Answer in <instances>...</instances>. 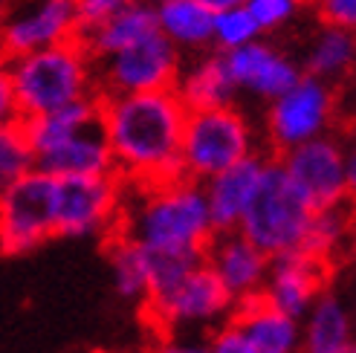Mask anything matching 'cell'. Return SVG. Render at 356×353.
Here are the masks:
<instances>
[{
	"instance_id": "6da1fadb",
	"label": "cell",
	"mask_w": 356,
	"mask_h": 353,
	"mask_svg": "<svg viewBox=\"0 0 356 353\" xmlns=\"http://www.w3.org/2000/svg\"><path fill=\"white\" fill-rule=\"evenodd\" d=\"M188 110L174 90L99 96V125L124 186L180 180V145Z\"/></svg>"
},
{
	"instance_id": "7a4b0ae2",
	"label": "cell",
	"mask_w": 356,
	"mask_h": 353,
	"mask_svg": "<svg viewBox=\"0 0 356 353\" xmlns=\"http://www.w3.org/2000/svg\"><path fill=\"white\" fill-rule=\"evenodd\" d=\"M113 232H122L154 258L194 255L203 258L215 238L206 194L186 176L159 186H131Z\"/></svg>"
},
{
	"instance_id": "3957f363",
	"label": "cell",
	"mask_w": 356,
	"mask_h": 353,
	"mask_svg": "<svg viewBox=\"0 0 356 353\" xmlns=\"http://www.w3.org/2000/svg\"><path fill=\"white\" fill-rule=\"evenodd\" d=\"M21 119H35L96 96V61L79 38L9 58Z\"/></svg>"
},
{
	"instance_id": "277c9868",
	"label": "cell",
	"mask_w": 356,
	"mask_h": 353,
	"mask_svg": "<svg viewBox=\"0 0 356 353\" xmlns=\"http://www.w3.org/2000/svg\"><path fill=\"white\" fill-rule=\"evenodd\" d=\"M255 151V131L249 125L246 113L238 110L235 104L197 110L188 113L183 128L180 174L186 180L203 186L215 174L238 165Z\"/></svg>"
},
{
	"instance_id": "5b68a950",
	"label": "cell",
	"mask_w": 356,
	"mask_h": 353,
	"mask_svg": "<svg viewBox=\"0 0 356 353\" xmlns=\"http://www.w3.org/2000/svg\"><path fill=\"white\" fill-rule=\"evenodd\" d=\"M310 217H313V208L293 188L284 168L273 156L270 165H266L264 183L255 194L252 206H249L246 217L241 220L238 232L249 243H255L266 258H278L284 252L301 249Z\"/></svg>"
},
{
	"instance_id": "8992f818",
	"label": "cell",
	"mask_w": 356,
	"mask_h": 353,
	"mask_svg": "<svg viewBox=\"0 0 356 353\" xmlns=\"http://www.w3.org/2000/svg\"><path fill=\"white\" fill-rule=\"evenodd\" d=\"M142 307L154 333H211L232 319L238 304L218 275L206 263H197L186 278L154 293Z\"/></svg>"
},
{
	"instance_id": "52a82bcc",
	"label": "cell",
	"mask_w": 356,
	"mask_h": 353,
	"mask_svg": "<svg viewBox=\"0 0 356 353\" xmlns=\"http://www.w3.org/2000/svg\"><path fill=\"white\" fill-rule=\"evenodd\" d=\"M58 180L38 168L0 186V252L26 255L56 238Z\"/></svg>"
},
{
	"instance_id": "ba28073f",
	"label": "cell",
	"mask_w": 356,
	"mask_h": 353,
	"mask_svg": "<svg viewBox=\"0 0 356 353\" xmlns=\"http://www.w3.org/2000/svg\"><path fill=\"white\" fill-rule=\"evenodd\" d=\"M183 69V52L165 35H148L139 44L96 61V96H136L174 90Z\"/></svg>"
},
{
	"instance_id": "9c48e42d",
	"label": "cell",
	"mask_w": 356,
	"mask_h": 353,
	"mask_svg": "<svg viewBox=\"0 0 356 353\" xmlns=\"http://www.w3.org/2000/svg\"><path fill=\"white\" fill-rule=\"evenodd\" d=\"M336 93L322 79L305 76L266 104V139L273 154L298 148L310 139L325 136L333 125Z\"/></svg>"
},
{
	"instance_id": "30bf717a",
	"label": "cell",
	"mask_w": 356,
	"mask_h": 353,
	"mask_svg": "<svg viewBox=\"0 0 356 353\" xmlns=\"http://www.w3.org/2000/svg\"><path fill=\"white\" fill-rule=\"evenodd\" d=\"M124 191H128V186H124L119 174L58 180L56 235L58 238L111 235L122 215Z\"/></svg>"
},
{
	"instance_id": "8fae6325",
	"label": "cell",
	"mask_w": 356,
	"mask_h": 353,
	"mask_svg": "<svg viewBox=\"0 0 356 353\" xmlns=\"http://www.w3.org/2000/svg\"><path fill=\"white\" fill-rule=\"evenodd\" d=\"M293 188L313 211L342 206L345 200V145L325 133L275 156Z\"/></svg>"
},
{
	"instance_id": "7c38bea8",
	"label": "cell",
	"mask_w": 356,
	"mask_h": 353,
	"mask_svg": "<svg viewBox=\"0 0 356 353\" xmlns=\"http://www.w3.org/2000/svg\"><path fill=\"white\" fill-rule=\"evenodd\" d=\"M79 38L76 0H26L0 24V58H17Z\"/></svg>"
},
{
	"instance_id": "4fadbf2b",
	"label": "cell",
	"mask_w": 356,
	"mask_h": 353,
	"mask_svg": "<svg viewBox=\"0 0 356 353\" xmlns=\"http://www.w3.org/2000/svg\"><path fill=\"white\" fill-rule=\"evenodd\" d=\"M333 263H325L307 252H284L270 261V275L261 290V298L273 310L301 322L313 302L327 290Z\"/></svg>"
},
{
	"instance_id": "5bb4252c",
	"label": "cell",
	"mask_w": 356,
	"mask_h": 353,
	"mask_svg": "<svg viewBox=\"0 0 356 353\" xmlns=\"http://www.w3.org/2000/svg\"><path fill=\"white\" fill-rule=\"evenodd\" d=\"M223 58H226L229 76H232L238 93H249L266 104L278 99L284 90H290L301 79V67L287 52L266 44L264 38L246 44L241 49L223 52Z\"/></svg>"
},
{
	"instance_id": "9a60e30c",
	"label": "cell",
	"mask_w": 356,
	"mask_h": 353,
	"mask_svg": "<svg viewBox=\"0 0 356 353\" xmlns=\"http://www.w3.org/2000/svg\"><path fill=\"white\" fill-rule=\"evenodd\" d=\"M270 160H273L270 154L255 151L252 156H246L238 165L226 168L203 183V194H206V206H209L211 226H215V235L238 232L241 229V220L246 217L249 206L255 200Z\"/></svg>"
},
{
	"instance_id": "2e32d148",
	"label": "cell",
	"mask_w": 356,
	"mask_h": 353,
	"mask_svg": "<svg viewBox=\"0 0 356 353\" xmlns=\"http://www.w3.org/2000/svg\"><path fill=\"white\" fill-rule=\"evenodd\" d=\"M270 261L255 243H249L241 232H220L206 246L203 263L218 275L226 293L235 298V304H243L249 298H258L266 275H270Z\"/></svg>"
},
{
	"instance_id": "e0dca14e",
	"label": "cell",
	"mask_w": 356,
	"mask_h": 353,
	"mask_svg": "<svg viewBox=\"0 0 356 353\" xmlns=\"http://www.w3.org/2000/svg\"><path fill=\"white\" fill-rule=\"evenodd\" d=\"M35 168L56 176V180H67V176H104V174H116L113 165V154L111 145L104 139L102 125L84 128L64 139L61 145L52 151L35 156Z\"/></svg>"
},
{
	"instance_id": "ac0fdd59",
	"label": "cell",
	"mask_w": 356,
	"mask_h": 353,
	"mask_svg": "<svg viewBox=\"0 0 356 353\" xmlns=\"http://www.w3.org/2000/svg\"><path fill=\"white\" fill-rule=\"evenodd\" d=\"M174 93L186 104L188 113H197V110H215L235 104L238 87L232 76H229L223 52L211 49V52H197V58L183 64Z\"/></svg>"
},
{
	"instance_id": "d6986e66",
	"label": "cell",
	"mask_w": 356,
	"mask_h": 353,
	"mask_svg": "<svg viewBox=\"0 0 356 353\" xmlns=\"http://www.w3.org/2000/svg\"><path fill=\"white\" fill-rule=\"evenodd\" d=\"M229 322L241 330L252 353H301V325L273 310L261 295L238 304Z\"/></svg>"
},
{
	"instance_id": "ffe728a7",
	"label": "cell",
	"mask_w": 356,
	"mask_h": 353,
	"mask_svg": "<svg viewBox=\"0 0 356 353\" xmlns=\"http://www.w3.org/2000/svg\"><path fill=\"white\" fill-rule=\"evenodd\" d=\"M301 325V353H339L353 345V315L336 293L325 290L305 313Z\"/></svg>"
},
{
	"instance_id": "44dd1931",
	"label": "cell",
	"mask_w": 356,
	"mask_h": 353,
	"mask_svg": "<svg viewBox=\"0 0 356 353\" xmlns=\"http://www.w3.org/2000/svg\"><path fill=\"white\" fill-rule=\"evenodd\" d=\"M156 32L177 49L206 52L211 47V32H215V15H211L197 0H151Z\"/></svg>"
},
{
	"instance_id": "7402d4cb",
	"label": "cell",
	"mask_w": 356,
	"mask_h": 353,
	"mask_svg": "<svg viewBox=\"0 0 356 353\" xmlns=\"http://www.w3.org/2000/svg\"><path fill=\"white\" fill-rule=\"evenodd\" d=\"M154 32H156L154 6L148 3V0H136L134 6H128L116 17H111L108 24H102L90 32H81L79 41L84 44L87 52H90L93 61H102V58L116 56V52L139 44L142 38H148V35H154Z\"/></svg>"
},
{
	"instance_id": "603a6c76",
	"label": "cell",
	"mask_w": 356,
	"mask_h": 353,
	"mask_svg": "<svg viewBox=\"0 0 356 353\" xmlns=\"http://www.w3.org/2000/svg\"><path fill=\"white\" fill-rule=\"evenodd\" d=\"M96 122H99V96H90V99H81L76 104H67L61 110L26 119L24 133H26V142L32 148V156H41L56 145H61L64 139H70L73 133L96 125Z\"/></svg>"
},
{
	"instance_id": "cb8c5ba5",
	"label": "cell",
	"mask_w": 356,
	"mask_h": 353,
	"mask_svg": "<svg viewBox=\"0 0 356 353\" xmlns=\"http://www.w3.org/2000/svg\"><path fill=\"white\" fill-rule=\"evenodd\" d=\"M108 267H111V278L113 287L122 298L128 302H139L145 304L151 295V258L142 249L139 243H134L131 238H124L122 232H111L108 235Z\"/></svg>"
},
{
	"instance_id": "d4e9b609",
	"label": "cell",
	"mask_w": 356,
	"mask_h": 353,
	"mask_svg": "<svg viewBox=\"0 0 356 353\" xmlns=\"http://www.w3.org/2000/svg\"><path fill=\"white\" fill-rule=\"evenodd\" d=\"M353 67H356V32L339 26H322L307 47L301 73L330 84L333 79H342L345 73H350Z\"/></svg>"
},
{
	"instance_id": "484cf974",
	"label": "cell",
	"mask_w": 356,
	"mask_h": 353,
	"mask_svg": "<svg viewBox=\"0 0 356 353\" xmlns=\"http://www.w3.org/2000/svg\"><path fill=\"white\" fill-rule=\"evenodd\" d=\"M350 220H353V206L350 203L313 211L305 243H301V252H307V255L325 261V263H333V258H339L348 249Z\"/></svg>"
},
{
	"instance_id": "4316f807",
	"label": "cell",
	"mask_w": 356,
	"mask_h": 353,
	"mask_svg": "<svg viewBox=\"0 0 356 353\" xmlns=\"http://www.w3.org/2000/svg\"><path fill=\"white\" fill-rule=\"evenodd\" d=\"M258 38H261V29L255 26L246 6H235V9L215 15V32H211V47H215V52H232V49H241Z\"/></svg>"
},
{
	"instance_id": "83f0119b",
	"label": "cell",
	"mask_w": 356,
	"mask_h": 353,
	"mask_svg": "<svg viewBox=\"0 0 356 353\" xmlns=\"http://www.w3.org/2000/svg\"><path fill=\"white\" fill-rule=\"evenodd\" d=\"M35 168V156L21 125H0V186L17 180Z\"/></svg>"
},
{
	"instance_id": "f1b7e54d",
	"label": "cell",
	"mask_w": 356,
	"mask_h": 353,
	"mask_svg": "<svg viewBox=\"0 0 356 353\" xmlns=\"http://www.w3.org/2000/svg\"><path fill=\"white\" fill-rule=\"evenodd\" d=\"M307 0H246V12L252 15L255 26L264 32H275L281 26H287L293 17L301 12Z\"/></svg>"
},
{
	"instance_id": "f546056e",
	"label": "cell",
	"mask_w": 356,
	"mask_h": 353,
	"mask_svg": "<svg viewBox=\"0 0 356 353\" xmlns=\"http://www.w3.org/2000/svg\"><path fill=\"white\" fill-rule=\"evenodd\" d=\"M136 0H76V21H79V35L90 32L102 24H108L111 17L134 6Z\"/></svg>"
},
{
	"instance_id": "4dcf8cb0",
	"label": "cell",
	"mask_w": 356,
	"mask_h": 353,
	"mask_svg": "<svg viewBox=\"0 0 356 353\" xmlns=\"http://www.w3.org/2000/svg\"><path fill=\"white\" fill-rule=\"evenodd\" d=\"M322 26H339L356 32V0H307Z\"/></svg>"
},
{
	"instance_id": "1f68e13d",
	"label": "cell",
	"mask_w": 356,
	"mask_h": 353,
	"mask_svg": "<svg viewBox=\"0 0 356 353\" xmlns=\"http://www.w3.org/2000/svg\"><path fill=\"white\" fill-rule=\"evenodd\" d=\"M209 333H156L151 353H209Z\"/></svg>"
},
{
	"instance_id": "d6a6232c",
	"label": "cell",
	"mask_w": 356,
	"mask_h": 353,
	"mask_svg": "<svg viewBox=\"0 0 356 353\" xmlns=\"http://www.w3.org/2000/svg\"><path fill=\"white\" fill-rule=\"evenodd\" d=\"M21 108H17L15 84L6 58H0V125H21Z\"/></svg>"
},
{
	"instance_id": "836d02e7",
	"label": "cell",
	"mask_w": 356,
	"mask_h": 353,
	"mask_svg": "<svg viewBox=\"0 0 356 353\" xmlns=\"http://www.w3.org/2000/svg\"><path fill=\"white\" fill-rule=\"evenodd\" d=\"M206 342H209V353H252V350H249V345L243 342L241 330L232 322L215 327L206 336Z\"/></svg>"
},
{
	"instance_id": "e575fe53",
	"label": "cell",
	"mask_w": 356,
	"mask_h": 353,
	"mask_svg": "<svg viewBox=\"0 0 356 353\" xmlns=\"http://www.w3.org/2000/svg\"><path fill=\"white\" fill-rule=\"evenodd\" d=\"M345 200L356 208V142L345 148Z\"/></svg>"
},
{
	"instance_id": "d590c367",
	"label": "cell",
	"mask_w": 356,
	"mask_h": 353,
	"mask_svg": "<svg viewBox=\"0 0 356 353\" xmlns=\"http://www.w3.org/2000/svg\"><path fill=\"white\" fill-rule=\"evenodd\" d=\"M197 3H203L211 15H218V12H226V9H235V6H243L246 0H197Z\"/></svg>"
},
{
	"instance_id": "8d00e7d4",
	"label": "cell",
	"mask_w": 356,
	"mask_h": 353,
	"mask_svg": "<svg viewBox=\"0 0 356 353\" xmlns=\"http://www.w3.org/2000/svg\"><path fill=\"white\" fill-rule=\"evenodd\" d=\"M348 249L356 252V208H353V220H350V240H348Z\"/></svg>"
},
{
	"instance_id": "74e56055",
	"label": "cell",
	"mask_w": 356,
	"mask_h": 353,
	"mask_svg": "<svg viewBox=\"0 0 356 353\" xmlns=\"http://www.w3.org/2000/svg\"><path fill=\"white\" fill-rule=\"evenodd\" d=\"M339 353H356V350H353V345H350V347H345V350H339Z\"/></svg>"
},
{
	"instance_id": "f35d334b",
	"label": "cell",
	"mask_w": 356,
	"mask_h": 353,
	"mask_svg": "<svg viewBox=\"0 0 356 353\" xmlns=\"http://www.w3.org/2000/svg\"><path fill=\"white\" fill-rule=\"evenodd\" d=\"M353 350H356V333H353Z\"/></svg>"
}]
</instances>
